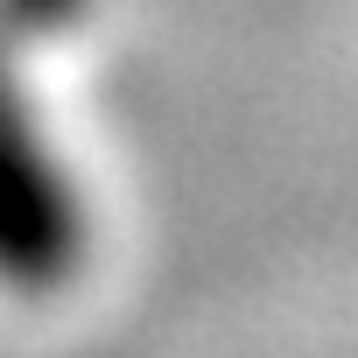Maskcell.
Returning <instances> with one entry per match:
<instances>
[{
    "label": "cell",
    "instance_id": "1",
    "mask_svg": "<svg viewBox=\"0 0 358 358\" xmlns=\"http://www.w3.org/2000/svg\"><path fill=\"white\" fill-rule=\"evenodd\" d=\"M92 0H0V288L57 295L92 253V204L36 99V57Z\"/></svg>",
    "mask_w": 358,
    "mask_h": 358
}]
</instances>
